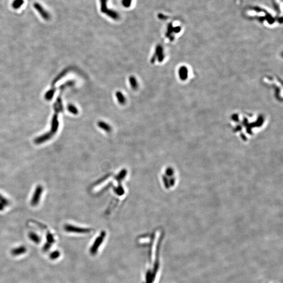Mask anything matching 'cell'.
Returning a JSON list of instances; mask_svg holds the SVG:
<instances>
[{
    "label": "cell",
    "instance_id": "ba28073f",
    "mask_svg": "<svg viewBox=\"0 0 283 283\" xmlns=\"http://www.w3.org/2000/svg\"><path fill=\"white\" fill-rule=\"evenodd\" d=\"M5 205H4L3 203H0V211H2V210H4V207H5Z\"/></svg>",
    "mask_w": 283,
    "mask_h": 283
},
{
    "label": "cell",
    "instance_id": "7a4b0ae2",
    "mask_svg": "<svg viewBox=\"0 0 283 283\" xmlns=\"http://www.w3.org/2000/svg\"><path fill=\"white\" fill-rule=\"evenodd\" d=\"M35 9L39 13V14L42 16L44 20L48 21L50 18V15L49 13L47 12L46 10L44 9L42 5L39 4L38 3H35L34 4Z\"/></svg>",
    "mask_w": 283,
    "mask_h": 283
},
{
    "label": "cell",
    "instance_id": "52a82bcc",
    "mask_svg": "<svg viewBox=\"0 0 283 283\" xmlns=\"http://www.w3.org/2000/svg\"><path fill=\"white\" fill-rule=\"evenodd\" d=\"M132 0H123L122 4L125 7H129L131 5Z\"/></svg>",
    "mask_w": 283,
    "mask_h": 283
},
{
    "label": "cell",
    "instance_id": "3957f363",
    "mask_svg": "<svg viewBox=\"0 0 283 283\" xmlns=\"http://www.w3.org/2000/svg\"><path fill=\"white\" fill-rule=\"evenodd\" d=\"M24 3L23 0H14L12 3V6L14 9H18Z\"/></svg>",
    "mask_w": 283,
    "mask_h": 283
},
{
    "label": "cell",
    "instance_id": "8992f818",
    "mask_svg": "<svg viewBox=\"0 0 283 283\" xmlns=\"http://www.w3.org/2000/svg\"><path fill=\"white\" fill-rule=\"evenodd\" d=\"M0 203H3L5 206H7L9 205V200H7L2 196H1V195H0Z\"/></svg>",
    "mask_w": 283,
    "mask_h": 283
},
{
    "label": "cell",
    "instance_id": "6da1fadb",
    "mask_svg": "<svg viewBox=\"0 0 283 283\" xmlns=\"http://www.w3.org/2000/svg\"><path fill=\"white\" fill-rule=\"evenodd\" d=\"M43 191V188L42 186H38L35 189V191L31 201V204L32 206L34 207L38 204Z\"/></svg>",
    "mask_w": 283,
    "mask_h": 283
},
{
    "label": "cell",
    "instance_id": "277c9868",
    "mask_svg": "<svg viewBox=\"0 0 283 283\" xmlns=\"http://www.w3.org/2000/svg\"><path fill=\"white\" fill-rule=\"evenodd\" d=\"M29 237L30 239L33 240L35 242H38L39 241V237L36 234L34 233V232H31L29 234Z\"/></svg>",
    "mask_w": 283,
    "mask_h": 283
},
{
    "label": "cell",
    "instance_id": "5b68a950",
    "mask_svg": "<svg viewBox=\"0 0 283 283\" xmlns=\"http://www.w3.org/2000/svg\"><path fill=\"white\" fill-rule=\"evenodd\" d=\"M25 251V249L24 247H20V248H18V249H15L13 251V253L14 254V255H18V254H20L22 253H24V252Z\"/></svg>",
    "mask_w": 283,
    "mask_h": 283
}]
</instances>
